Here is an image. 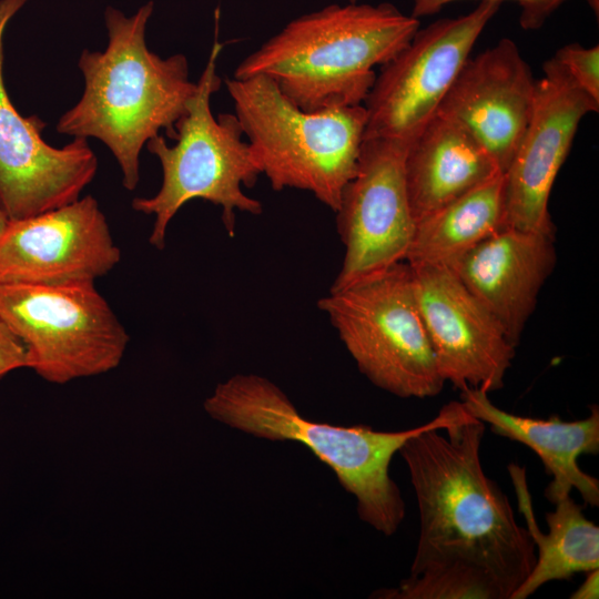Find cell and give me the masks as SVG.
Returning <instances> with one entry per match:
<instances>
[{
	"mask_svg": "<svg viewBox=\"0 0 599 599\" xmlns=\"http://www.w3.org/2000/svg\"><path fill=\"white\" fill-rule=\"evenodd\" d=\"M554 241L550 235L501 227L446 264L515 346L555 268Z\"/></svg>",
	"mask_w": 599,
	"mask_h": 599,
	"instance_id": "cell-16",
	"label": "cell"
},
{
	"mask_svg": "<svg viewBox=\"0 0 599 599\" xmlns=\"http://www.w3.org/2000/svg\"><path fill=\"white\" fill-rule=\"evenodd\" d=\"M500 3L481 0L466 14L419 28L376 75L364 102V139L395 140L409 146L437 113Z\"/></svg>",
	"mask_w": 599,
	"mask_h": 599,
	"instance_id": "cell-9",
	"label": "cell"
},
{
	"mask_svg": "<svg viewBox=\"0 0 599 599\" xmlns=\"http://www.w3.org/2000/svg\"><path fill=\"white\" fill-rule=\"evenodd\" d=\"M23 367H28L26 346L0 318V378Z\"/></svg>",
	"mask_w": 599,
	"mask_h": 599,
	"instance_id": "cell-24",
	"label": "cell"
},
{
	"mask_svg": "<svg viewBox=\"0 0 599 599\" xmlns=\"http://www.w3.org/2000/svg\"><path fill=\"white\" fill-rule=\"evenodd\" d=\"M410 267L418 308L445 383L459 390L502 388L516 346L496 317L447 265Z\"/></svg>",
	"mask_w": 599,
	"mask_h": 599,
	"instance_id": "cell-14",
	"label": "cell"
},
{
	"mask_svg": "<svg viewBox=\"0 0 599 599\" xmlns=\"http://www.w3.org/2000/svg\"><path fill=\"white\" fill-rule=\"evenodd\" d=\"M153 9L152 1L129 17L113 7L105 9L108 45L102 52H81L82 97L55 128L61 134L103 142L129 191L140 182L143 146L161 130L174 139L175 124L189 111L197 90V83L189 79L184 54L162 58L149 50L145 32Z\"/></svg>",
	"mask_w": 599,
	"mask_h": 599,
	"instance_id": "cell-2",
	"label": "cell"
},
{
	"mask_svg": "<svg viewBox=\"0 0 599 599\" xmlns=\"http://www.w3.org/2000/svg\"><path fill=\"white\" fill-rule=\"evenodd\" d=\"M486 425L468 414L445 429H429L399 449L419 512L409 576L448 568L494 579L510 599L536 560L535 544L496 481L483 468Z\"/></svg>",
	"mask_w": 599,
	"mask_h": 599,
	"instance_id": "cell-1",
	"label": "cell"
},
{
	"mask_svg": "<svg viewBox=\"0 0 599 599\" xmlns=\"http://www.w3.org/2000/svg\"><path fill=\"white\" fill-rule=\"evenodd\" d=\"M587 577L580 587L572 592L570 599H597L599 588V569L586 572Z\"/></svg>",
	"mask_w": 599,
	"mask_h": 599,
	"instance_id": "cell-25",
	"label": "cell"
},
{
	"mask_svg": "<svg viewBox=\"0 0 599 599\" xmlns=\"http://www.w3.org/2000/svg\"><path fill=\"white\" fill-rule=\"evenodd\" d=\"M536 82L532 112L504 174V227L555 236L549 197L583 116L598 112L552 57Z\"/></svg>",
	"mask_w": 599,
	"mask_h": 599,
	"instance_id": "cell-12",
	"label": "cell"
},
{
	"mask_svg": "<svg viewBox=\"0 0 599 599\" xmlns=\"http://www.w3.org/2000/svg\"><path fill=\"white\" fill-rule=\"evenodd\" d=\"M252 158L273 190L312 193L335 212L357 171L364 104L305 111L266 75L226 79Z\"/></svg>",
	"mask_w": 599,
	"mask_h": 599,
	"instance_id": "cell-5",
	"label": "cell"
},
{
	"mask_svg": "<svg viewBox=\"0 0 599 599\" xmlns=\"http://www.w3.org/2000/svg\"><path fill=\"white\" fill-rule=\"evenodd\" d=\"M407 149L395 140L364 139L357 171L335 211L345 252L331 290L405 261L415 229L404 174Z\"/></svg>",
	"mask_w": 599,
	"mask_h": 599,
	"instance_id": "cell-10",
	"label": "cell"
},
{
	"mask_svg": "<svg viewBox=\"0 0 599 599\" xmlns=\"http://www.w3.org/2000/svg\"><path fill=\"white\" fill-rule=\"evenodd\" d=\"M420 28L393 3H332L290 21L244 58L233 78L266 75L305 111L363 104L375 67L390 61Z\"/></svg>",
	"mask_w": 599,
	"mask_h": 599,
	"instance_id": "cell-4",
	"label": "cell"
},
{
	"mask_svg": "<svg viewBox=\"0 0 599 599\" xmlns=\"http://www.w3.org/2000/svg\"><path fill=\"white\" fill-rule=\"evenodd\" d=\"M28 0H0V209L9 221L28 219L80 199L94 179L98 159L88 139L55 148L42 138L47 123L22 116L3 79V37Z\"/></svg>",
	"mask_w": 599,
	"mask_h": 599,
	"instance_id": "cell-11",
	"label": "cell"
},
{
	"mask_svg": "<svg viewBox=\"0 0 599 599\" xmlns=\"http://www.w3.org/2000/svg\"><path fill=\"white\" fill-rule=\"evenodd\" d=\"M536 82L517 44L502 38L465 62L437 112L467 130L504 173L529 122Z\"/></svg>",
	"mask_w": 599,
	"mask_h": 599,
	"instance_id": "cell-15",
	"label": "cell"
},
{
	"mask_svg": "<svg viewBox=\"0 0 599 599\" xmlns=\"http://www.w3.org/2000/svg\"><path fill=\"white\" fill-rule=\"evenodd\" d=\"M223 43L215 39L205 68L199 79L197 90L189 111L176 122L175 144L169 145L159 134L146 142L162 167V184L151 197H135L136 212L154 216L150 244L162 250L166 231L179 210L194 199L207 201L222 209V221L233 236L235 211L258 215L261 202L244 193L252 187L261 172L256 166L248 143L235 113L214 116L211 98L219 91L222 80L216 64Z\"/></svg>",
	"mask_w": 599,
	"mask_h": 599,
	"instance_id": "cell-6",
	"label": "cell"
},
{
	"mask_svg": "<svg viewBox=\"0 0 599 599\" xmlns=\"http://www.w3.org/2000/svg\"><path fill=\"white\" fill-rule=\"evenodd\" d=\"M589 8L592 10L595 16L598 18L599 16V0H585Z\"/></svg>",
	"mask_w": 599,
	"mask_h": 599,
	"instance_id": "cell-26",
	"label": "cell"
},
{
	"mask_svg": "<svg viewBox=\"0 0 599 599\" xmlns=\"http://www.w3.org/2000/svg\"><path fill=\"white\" fill-rule=\"evenodd\" d=\"M349 2H357V0H349Z\"/></svg>",
	"mask_w": 599,
	"mask_h": 599,
	"instance_id": "cell-28",
	"label": "cell"
},
{
	"mask_svg": "<svg viewBox=\"0 0 599 599\" xmlns=\"http://www.w3.org/2000/svg\"><path fill=\"white\" fill-rule=\"evenodd\" d=\"M359 372L400 398H428L445 384L425 324L410 265L403 261L317 302Z\"/></svg>",
	"mask_w": 599,
	"mask_h": 599,
	"instance_id": "cell-7",
	"label": "cell"
},
{
	"mask_svg": "<svg viewBox=\"0 0 599 599\" xmlns=\"http://www.w3.org/2000/svg\"><path fill=\"white\" fill-rule=\"evenodd\" d=\"M554 58L566 69L575 83L599 102V47L570 43L558 49Z\"/></svg>",
	"mask_w": 599,
	"mask_h": 599,
	"instance_id": "cell-22",
	"label": "cell"
},
{
	"mask_svg": "<svg viewBox=\"0 0 599 599\" xmlns=\"http://www.w3.org/2000/svg\"><path fill=\"white\" fill-rule=\"evenodd\" d=\"M0 318L26 346L28 368L53 384L114 369L130 341L94 283H0Z\"/></svg>",
	"mask_w": 599,
	"mask_h": 599,
	"instance_id": "cell-8",
	"label": "cell"
},
{
	"mask_svg": "<svg viewBox=\"0 0 599 599\" xmlns=\"http://www.w3.org/2000/svg\"><path fill=\"white\" fill-rule=\"evenodd\" d=\"M203 407L214 420L251 436L306 446L356 498L359 518L385 536L394 535L405 518L404 499L389 475L394 455L413 436L445 429L469 414L461 400H451L429 422L405 430L331 425L302 416L276 384L256 374L219 383Z\"/></svg>",
	"mask_w": 599,
	"mask_h": 599,
	"instance_id": "cell-3",
	"label": "cell"
},
{
	"mask_svg": "<svg viewBox=\"0 0 599 599\" xmlns=\"http://www.w3.org/2000/svg\"><path fill=\"white\" fill-rule=\"evenodd\" d=\"M9 223V220L7 219V216L4 215V213L2 212V210L0 209V235L3 233V231L6 230L7 225Z\"/></svg>",
	"mask_w": 599,
	"mask_h": 599,
	"instance_id": "cell-27",
	"label": "cell"
},
{
	"mask_svg": "<svg viewBox=\"0 0 599 599\" xmlns=\"http://www.w3.org/2000/svg\"><path fill=\"white\" fill-rule=\"evenodd\" d=\"M488 394L479 388H464L460 400L494 434L526 445L538 455L546 473L552 476L545 490L546 498L555 504L576 489L585 506L598 507L599 480L578 465L581 455L599 453L598 406H591L582 419L567 422L557 416L540 419L506 412Z\"/></svg>",
	"mask_w": 599,
	"mask_h": 599,
	"instance_id": "cell-17",
	"label": "cell"
},
{
	"mask_svg": "<svg viewBox=\"0 0 599 599\" xmlns=\"http://www.w3.org/2000/svg\"><path fill=\"white\" fill-rule=\"evenodd\" d=\"M508 473L536 548L534 567L510 599H526L547 582L599 569V527L583 515L585 506L570 495L556 501L555 510L546 514L548 532L544 534L534 514L526 469L511 463Z\"/></svg>",
	"mask_w": 599,
	"mask_h": 599,
	"instance_id": "cell-19",
	"label": "cell"
},
{
	"mask_svg": "<svg viewBox=\"0 0 599 599\" xmlns=\"http://www.w3.org/2000/svg\"><path fill=\"white\" fill-rule=\"evenodd\" d=\"M502 173L453 119L436 113L407 149L405 185L415 223Z\"/></svg>",
	"mask_w": 599,
	"mask_h": 599,
	"instance_id": "cell-18",
	"label": "cell"
},
{
	"mask_svg": "<svg viewBox=\"0 0 599 599\" xmlns=\"http://www.w3.org/2000/svg\"><path fill=\"white\" fill-rule=\"evenodd\" d=\"M98 201L87 195L58 209L9 221L0 235V283H94L120 262Z\"/></svg>",
	"mask_w": 599,
	"mask_h": 599,
	"instance_id": "cell-13",
	"label": "cell"
},
{
	"mask_svg": "<svg viewBox=\"0 0 599 599\" xmlns=\"http://www.w3.org/2000/svg\"><path fill=\"white\" fill-rule=\"evenodd\" d=\"M378 599H507L490 577L467 569L448 568L408 576L397 587L379 589Z\"/></svg>",
	"mask_w": 599,
	"mask_h": 599,
	"instance_id": "cell-21",
	"label": "cell"
},
{
	"mask_svg": "<svg viewBox=\"0 0 599 599\" xmlns=\"http://www.w3.org/2000/svg\"><path fill=\"white\" fill-rule=\"evenodd\" d=\"M504 227V174L498 173L415 223L405 262L448 264Z\"/></svg>",
	"mask_w": 599,
	"mask_h": 599,
	"instance_id": "cell-20",
	"label": "cell"
},
{
	"mask_svg": "<svg viewBox=\"0 0 599 599\" xmlns=\"http://www.w3.org/2000/svg\"><path fill=\"white\" fill-rule=\"evenodd\" d=\"M459 0H412V16L420 19L434 16L449 3ZM481 1V0H480ZM504 1V0H495ZM520 8L519 24L522 29L534 31L540 29L550 16L568 0H510Z\"/></svg>",
	"mask_w": 599,
	"mask_h": 599,
	"instance_id": "cell-23",
	"label": "cell"
}]
</instances>
